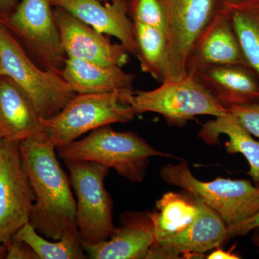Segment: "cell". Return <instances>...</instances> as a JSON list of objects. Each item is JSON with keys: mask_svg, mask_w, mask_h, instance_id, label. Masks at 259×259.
I'll return each mask as SVG.
<instances>
[{"mask_svg": "<svg viewBox=\"0 0 259 259\" xmlns=\"http://www.w3.org/2000/svg\"><path fill=\"white\" fill-rule=\"evenodd\" d=\"M19 148L35 194L29 223L47 239L60 240L78 227L76 202L56 146L49 140L28 139Z\"/></svg>", "mask_w": 259, "mask_h": 259, "instance_id": "cell-1", "label": "cell"}, {"mask_svg": "<svg viewBox=\"0 0 259 259\" xmlns=\"http://www.w3.org/2000/svg\"><path fill=\"white\" fill-rule=\"evenodd\" d=\"M56 148L64 161L97 162L113 168L131 182L144 180L150 157H171L153 148L139 135L117 132L110 125L94 130L84 139Z\"/></svg>", "mask_w": 259, "mask_h": 259, "instance_id": "cell-2", "label": "cell"}, {"mask_svg": "<svg viewBox=\"0 0 259 259\" xmlns=\"http://www.w3.org/2000/svg\"><path fill=\"white\" fill-rule=\"evenodd\" d=\"M1 76L9 78L26 95L41 118L59 113L77 95L61 72L35 64L0 21Z\"/></svg>", "mask_w": 259, "mask_h": 259, "instance_id": "cell-3", "label": "cell"}, {"mask_svg": "<svg viewBox=\"0 0 259 259\" xmlns=\"http://www.w3.org/2000/svg\"><path fill=\"white\" fill-rule=\"evenodd\" d=\"M134 92L78 94L59 113L40 118L48 140L59 147L89 131L134 120Z\"/></svg>", "mask_w": 259, "mask_h": 259, "instance_id": "cell-4", "label": "cell"}, {"mask_svg": "<svg viewBox=\"0 0 259 259\" xmlns=\"http://www.w3.org/2000/svg\"><path fill=\"white\" fill-rule=\"evenodd\" d=\"M160 177L167 184L181 187L219 214L228 228L247 221L259 212V187L250 180L218 177L202 182L192 175L185 161L167 164Z\"/></svg>", "mask_w": 259, "mask_h": 259, "instance_id": "cell-5", "label": "cell"}, {"mask_svg": "<svg viewBox=\"0 0 259 259\" xmlns=\"http://www.w3.org/2000/svg\"><path fill=\"white\" fill-rule=\"evenodd\" d=\"M76 197V223L83 244L108 239L113 231L112 201L105 187L110 168L97 162L64 161Z\"/></svg>", "mask_w": 259, "mask_h": 259, "instance_id": "cell-6", "label": "cell"}, {"mask_svg": "<svg viewBox=\"0 0 259 259\" xmlns=\"http://www.w3.org/2000/svg\"><path fill=\"white\" fill-rule=\"evenodd\" d=\"M131 105L137 114L154 112L167 123L182 127L196 116L217 117L228 112L194 76L166 81L155 90L135 92Z\"/></svg>", "mask_w": 259, "mask_h": 259, "instance_id": "cell-7", "label": "cell"}, {"mask_svg": "<svg viewBox=\"0 0 259 259\" xmlns=\"http://www.w3.org/2000/svg\"><path fill=\"white\" fill-rule=\"evenodd\" d=\"M164 14L166 81L188 76L187 64L197 39L211 21L216 0H159Z\"/></svg>", "mask_w": 259, "mask_h": 259, "instance_id": "cell-8", "label": "cell"}, {"mask_svg": "<svg viewBox=\"0 0 259 259\" xmlns=\"http://www.w3.org/2000/svg\"><path fill=\"white\" fill-rule=\"evenodd\" d=\"M35 201L19 144L3 139L0 150V243L8 244L30 221Z\"/></svg>", "mask_w": 259, "mask_h": 259, "instance_id": "cell-9", "label": "cell"}, {"mask_svg": "<svg viewBox=\"0 0 259 259\" xmlns=\"http://www.w3.org/2000/svg\"><path fill=\"white\" fill-rule=\"evenodd\" d=\"M51 7V0H21L6 24L25 42L40 67L61 72L66 56Z\"/></svg>", "mask_w": 259, "mask_h": 259, "instance_id": "cell-10", "label": "cell"}, {"mask_svg": "<svg viewBox=\"0 0 259 259\" xmlns=\"http://www.w3.org/2000/svg\"><path fill=\"white\" fill-rule=\"evenodd\" d=\"M66 57L122 67L129 62V53L122 44H113L108 35L58 8L54 12Z\"/></svg>", "mask_w": 259, "mask_h": 259, "instance_id": "cell-11", "label": "cell"}, {"mask_svg": "<svg viewBox=\"0 0 259 259\" xmlns=\"http://www.w3.org/2000/svg\"><path fill=\"white\" fill-rule=\"evenodd\" d=\"M195 199L199 213L194 222L175 238L155 243L147 259L179 258L180 255L183 258L202 256L206 252L218 248L230 239L228 227L219 214L200 199Z\"/></svg>", "mask_w": 259, "mask_h": 259, "instance_id": "cell-12", "label": "cell"}, {"mask_svg": "<svg viewBox=\"0 0 259 259\" xmlns=\"http://www.w3.org/2000/svg\"><path fill=\"white\" fill-rule=\"evenodd\" d=\"M223 65L249 66L231 22L219 5L191 51L187 60V74L192 76L204 68Z\"/></svg>", "mask_w": 259, "mask_h": 259, "instance_id": "cell-13", "label": "cell"}, {"mask_svg": "<svg viewBox=\"0 0 259 259\" xmlns=\"http://www.w3.org/2000/svg\"><path fill=\"white\" fill-rule=\"evenodd\" d=\"M52 6L61 8L97 32L115 37L136 56L134 23L130 18L127 2L102 3L100 0H51Z\"/></svg>", "mask_w": 259, "mask_h": 259, "instance_id": "cell-14", "label": "cell"}, {"mask_svg": "<svg viewBox=\"0 0 259 259\" xmlns=\"http://www.w3.org/2000/svg\"><path fill=\"white\" fill-rule=\"evenodd\" d=\"M156 243L152 221L147 212L131 213L121 226L114 228L108 239L83 244L92 259H147Z\"/></svg>", "mask_w": 259, "mask_h": 259, "instance_id": "cell-15", "label": "cell"}, {"mask_svg": "<svg viewBox=\"0 0 259 259\" xmlns=\"http://www.w3.org/2000/svg\"><path fill=\"white\" fill-rule=\"evenodd\" d=\"M192 76L227 109L259 104V76L249 66H211L199 70Z\"/></svg>", "mask_w": 259, "mask_h": 259, "instance_id": "cell-16", "label": "cell"}, {"mask_svg": "<svg viewBox=\"0 0 259 259\" xmlns=\"http://www.w3.org/2000/svg\"><path fill=\"white\" fill-rule=\"evenodd\" d=\"M32 102L12 80L0 77V131L7 141L48 140L47 133Z\"/></svg>", "mask_w": 259, "mask_h": 259, "instance_id": "cell-17", "label": "cell"}, {"mask_svg": "<svg viewBox=\"0 0 259 259\" xmlns=\"http://www.w3.org/2000/svg\"><path fill=\"white\" fill-rule=\"evenodd\" d=\"M61 76L76 94L134 92L135 75L117 66L66 57Z\"/></svg>", "mask_w": 259, "mask_h": 259, "instance_id": "cell-18", "label": "cell"}, {"mask_svg": "<svg viewBox=\"0 0 259 259\" xmlns=\"http://www.w3.org/2000/svg\"><path fill=\"white\" fill-rule=\"evenodd\" d=\"M221 135L229 138L226 149L229 153H241L250 165L248 175L254 185L259 187V142L252 137L229 111L224 115L202 124L199 137L207 144H218Z\"/></svg>", "mask_w": 259, "mask_h": 259, "instance_id": "cell-19", "label": "cell"}, {"mask_svg": "<svg viewBox=\"0 0 259 259\" xmlns=\"http://www.w3.org/2000/svg\"><path fill=\"white\" fill-rule=\"evenodd\" d=\"M188 194L187 197L177 192H167L156 202V210L147 212L153 222L156 243L168 241L183 233L197 218L198 204L195 198Z\"/></svg>", "mask_w": 259, "mask_h": 259, "instance_id": "cell-20", "label": "cell"}, {"mask_svg": "<svg viewBox=\"0 0 259 259\" xmlns=\"http://www.w3.org/2000/svg\"><path fill=\"white\" fill-rule=\"evenodd\" d=\"M220 6L229 19L245 60L259 76V0H240Z\"/></svg>", "mask_w": 259, "mask_h": 259, "instance_id": "cell-21", "label": "cell"}, {"mask_svg": "<svg viewBox=\"0 0 259 259\" xmlns=\"http://www.w3.org/2000/svg\"><path fill=\"white\" fill-rule=\"evenodd\" d=\"M13 238L28 244L39 259H84L83 243L79 230L65 233L58 241H49L39 234L30 223L24 225Z\"/></svg>", "mask_w": 259, "mask_h": 259, "instance_id": "cell-22", "label": "cell"}, {"mask_svg": "<svg viewBox=\"0 0 259 259\" xmlns=\"http://www.w3.org/2000/svg\"><path fill=\"white\" fill-rule=\"evenodd\" d=\"M134 23L136 57L143 72L160 83L166 78V51L164 32L139 23Z\"/></svg>", "mask_w": 259, "mask_h": 259, "instance_id": "cell-23", "label": "cell"}, {"mask_svg": "<svg viewBox=\"0 0 259 259\" xmlns=\"http://www.w3.org/2000/svg\"><path fill=\"white\" fill-rule=\"evenodd\" d=\"M127 7L133 23L164 30V14L159 0H129Z\"/></svg>", "mask_w": 259, "mask_h": 259, "instance_id": "cell-24", "label": "cell"}, {"mask_svg": "<svg viewBox=\"0 0 259 259\" xmlns=\"http://www.w3.org/2000/svg\"><path fill=\"white\" fill-rule=\"evenodd\" d=\"M228 110L248 133L259 138V104L233 105Z\"/></svg>", "mask_w": 259, "mask_h": 259, "instance_id": "cell-25", "label": "cell"}, {"mask_svg": "<svg viewBox=\"0 0 259 259\" xmlns=\"http://www.w3.org/2000/svg\"><path fill=\"white\" fill-rule=\"evenodd\" d=\"M7 259H39L36 253L30 246L24 242L12 238L6 244Z\"/></svg>", "mask_w": 259, "mask_h": 259, "instance_id": "cell-26", "label": "cell"}, {"mask_svg": "<svg viewBox=\"0 0 259 259\" xmlns=\"http://www.w3.org/2000/svg\"><path fill=\"white\" fill-rule=\"evenodd\" d=\"M258 226H259V212L247 221L228 228V236L231 238L235 236H245Z\"/></svg>", "mask_w": 259, "mask_h": 259, "instance_id": "cell-27", "label": "cell"}, {"mask_svg": "<svg viewBox=\"0 0 259 259\" xmlns=\"http://www.w3.org/2000/svg\"><path fill=\"white\" fill-rule=\"evenodd\" d=\"M208 259H239L241 258L239 255L233 253L232 250L225 251L219 247L216 248V250H213L212 253L207 255Z\"/></svg>", "mask_w": 259, "mask_h": 259, "instance_id": "cell-28", "label": "cell"}, {"mask_svg": "<svg viewBox=\"0 0 259 259\" xmlns=\"http://www.w3.org/2000/svg\"><path fill=\"white\" fill-rule=\"evenodd\" d=\"M16 0H0V11L3 14H7L10 10L14 6Z\"/></svg>", "mask_w": 259, "mask_h": 259, "instance_id": "cell-29", "label": "cell"}, {"mask_svg": "<svg viewBox=\"0 0 259 259\" xmlns=\"http://www.w3.org/2000/svg\"><path fill=\"white\" fill-rule=\"evenodd\" d=\"M251 241L259 251V226L252 230Z\"/></svg>", "mask_w": 259, "mask_h": 259, "instance_id": "cell-30", "label": "cell"}, {"mask_svg": "<svg viewBox=\"0 0 259 259\" xmlns=\"http://www.w3.org/2000/svg\"><path fill=\"white\" fill-rule=\"evenodd\" d=\"M7 255V246L3 243H0V258H4Z\"/></svg>", "mask_w": 259, "mask_h": 259, "instance_id": "cell-31", "label": "cell"}, {"mask_svg": "<svg viewBox=\"0 0 259 259\" xmlns=\"http://www.w3.org/2000/svg\"><path fill=\"white\" fill-rule=\"evenodd\" d=\"M218 5H222L223 3H229V2L240 1V0H216Z\"/></svg>", "mask_w": 259, "mask_h": 259, "instance_id": "cell-32", "label": "cell"}, {"mask_svg": "<svg viewBox=\"0 0 259 259\" xmlns=\"http://www.w3.org/2000/svg\"><path fill=\"white\" fill-rule=\"evenodd\" d=\"M102 3H118V2H127V0H100Z\"/></svg>", "mask_w": 259, "mask_h": 259, "instance_id": "cell-33", "label": "cell"}, {"mask_svg": "<svg viewBox=\"0 0 259 259\" xmlns=\"http://www.w3.org/2000/svg\"><path fill=\"white\" fill-rule=\"evenodd\" d=\"M3 135H2L1 131H0V150H1L2 144H3Z\"/></svg>", "mask_w": 259, "mask_h": 259, "instance_id": "cell-34", "label": "cell"}]
</instances>
